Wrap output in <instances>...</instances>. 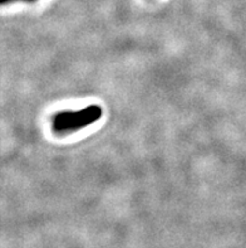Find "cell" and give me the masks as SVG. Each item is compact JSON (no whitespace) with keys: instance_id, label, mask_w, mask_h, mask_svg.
Masks as SVG:
<instances>
[{"instance_id":"1","label":"cell","mask_w":246,"mask_h":248,"mask_svg":"<svg viewBox=\"0 0 246 248\" xmlns=\"http://www.w3.org/2000/svg\"><path fill=\"white\" fill-rule=\"evenodd\" d=\"M102 115V107L98 105H90L79 111H63L54 115L52 127L57 134H69L97 123Z\"/></svg>"},{"instance_id":"2","label":"cell","mask_w":246,"mask_h":248,"mask_svg":"<svg viewBox=\"0 0 246 248\" xmlns=\"http://www.w3.org/2000/svg\"><path fill=\"white\" fill-rule=\"evenodd\" d=\"M16 1H28V3H31V1H35V0H0V5H6V4L16 3Z\"/></svg>"}]
</instances>
